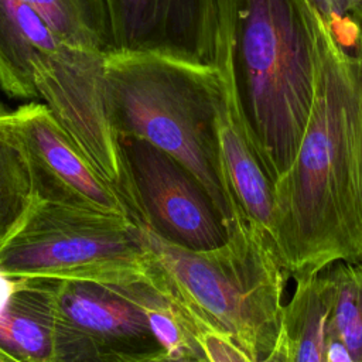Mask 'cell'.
<instances>
[{
    "label": "cell",
    "mask_w": 362,
    "mask_h": 362,
    "mask_svg": "<svg viewBox=\"0 0 362 362\" xmlns=\"http://www.w3.org/2000/svg\"><path fill=\"white\" fill-rule=\"evenodd\" d=\"M315 71L296 157L273 184L270 239L296 281L362 260V28L308 0Z\"/></svg>",
    "instance_id": "6da1fadb"
},
{
    "label": "cell",
    "mask_w": 362,
    "mask_h": 362,
    "mask_svg": "<svg viewBox=\"0 0 362 362\" xmlns=\"http://www.w3.org/2000/svg\"><path fill=\"white\" fill-rule=\"evenodd\" d=\"M71 47L107 54L113 51L105 0H20Z\"/></svg>",
    "instance_id": "4fadbf2b"
},
{
    "label": "cell",
    "mask_w": 362,
    "mask_h": 362,
    "mask_svg": "<svg viewBox=\"0 0 362 362\" xmlns=\"http://www.w3.org/2000/svg\"><path fill=\"white\" fill-rule=\"evenodd\" d=\"M334 286L327 335L339 339L355 362H362V260L328 266Z\"/></svg>",
    "instance_id": "9a60e30c"
},
{
    "label": "cell",
    "mask_w": 362,
    "mask_h": 362,
    "mask_svg": "<svg viewBox=\"0 0 362 362\" xmlns=\"http://www.w3.org/2000/svg\"><path fill=\"white\" fill-rule=\"evenodd\" d=\"M113 49L215 66L218 0H105Z\"/></svg>",
    "instance_id": "ba28073f"
},
{
    "label": "cell",
    "mask_w": 362,
    "mask_h": 362,
    "mask_svg": "<svg viewBox=\"0 0 362 362\" xmlns=\"http://www.w3.org/2000/svg\"><path fill=\"white\" fill-rule=\"evenodd\" d=\"M334 286L327 270L296 281L281 327L290 339L291 362H325L327 322Z\"/></svg>",
    "instance_id": "7c38bea8"
},
{
    "label": "cell",
    "mask_w": 362,
    "mask_h": 362,
    "mask_svg": "<svg viewBox=\"0 0 362 362\" xmlns=\"http://www.w3.org/2000/svg\"><path fill=\"white\" fill-rule=\"evenodd\" d=\"M325 362H355V359L339 339L327 335Z\"/></svg>",
    "instance_id": "d6986e66"
},
{
    "label": "cell",
    "mask_w": 362,
    "mask_h": 362,
    "mask_svg": "<svg viewBox=\"0 0 362 362\" xmlns=\"http://www.w3.org/2000/svg\"><path fill=\"white\" fill-rule=\"evenodd\" d=\"M215 66L222 79L216 117L221 187L230 215L242 216L270 239L273 182L249 134L229 65L216 55Z\"/></svg>",
    "instance_id": "30bf717a"
},
{
    "label": "cell",
    "mask_w": 362,
    "mask_h": 362,
    "mask_svg": "<svg viewBox=\"0 0 362 362\" xmlns=\"http://www.w3.org/2000/svg\"><path fill=\"white\" fill-rule=\"evenodd\" d=\"M68 47L41 17L20 0H0V88L10 98H40L33 61L40 51Z\"/></svg>",
    "instance_id": "8fae6325"
},
{
    "label": "cell",
    "mask_w": 362,
    "mask_h": 362,
    "mask_svg": "<svg viewBox=\"0 0 362 362\" xmlns=\"http://www.w3.org/2000/svg\"><path fill=\"white\" fill-rule=\"evenodd\" d=\"M216 55L274 184L291 165L310 113L315 45L308 0H218Z\"/></svg>",
    "instance_id": "7a4b0ae2"
},
{
    "label": "cell",
    "mask_w": 362,
    "mask_h": 362,
    "mask_svg": "<svg viewBox=\"0 0 362 362\" xmlns=\"http://www.w3.org/2000/svg\"><path fill=\"white\" fill-rule=\"evenodd\" d=\"M132 291L164 352L174 356H205L191 320L175 301L148 283L133 284Z\"/></svg>",
    "instance_id": "2e32d148"
},
{
    "label": "cell",
    "mask_w": 362,
    "mask_h": 362,
    "mask_svg": "<svg viewBox=\"0 0 362 362\" xmlns=\"http://www.w3.org/2000/svg\"><path fill=\"white\" fill-rule=\"evenodd\" d=\"M0 273L11 280L132 286L148 283V259L129 216L37 199L0 246Z\"/></svg>",
    "instance_id": "5b68a950"
},
{
    "label": "cell",
    "mask_w": 362,
    "mask_h": 362,
    "mask_svg": "<svg viewBox=\"0 0 362 362\" xmlns=\"http://www.w3.org/2000/svg\"><path fill=\"white\" fill-rule=\"evenodd\" d=\"M197 339L209 362H291V346L283 327L272 352L260 359H252L229 338L205 327H194Z\"/></svg>",
    "instance_id": "e0dca14e"
},
{
    "label": "cell",
    "mask_w": 362,
    "mask_h": 362,
    "mask_svg": "<svg viewBox=\"0 0 362 362\" xmlns=\"http://www.w3.org/2000/svg\"><path fill=\"white\" fill-rule=\"evenodd\" d=\"M147 252L148 284L175 301L192 327L229 338L260 361L274 348L283 322L288 274L270 239L233 215L226 239L216 247L194 250L137 225Z\"/></svg>",
    "instance_id": "3957f363"
},
{
    "label": "cell",
    "mask_w": 362,
    "mask_h": 362,
    "mask_svg": "<svg viewBox=\"0 0 362 362\" xmlns=\"http://www.w3.org/2000/svg\"><path fill=\"white\" fill-rule=\"evenodd\" d=\"M13 293H14V280H11L0 273V314L7 307L8 300L13 296Z\"/></svg>",
    "instance_id": "44dd1931"
},
{
    "label": "cell",
    "mask_w": 362,
    "mask_h": 362,
    "mask_svg": "<svg viewBox=\"0 0 362 362\" xmlns=\"http://www.w3.org/2000/svg\"><path fill=\"white\" fill-rule=\"evenodd\" d=\"M352 16L355 17V20L359 23V25H361V28H362V0H361V3L358 4V7L354 10Z\"/></svg>",
    "instance_id": "7402d4cb"
},
{
    "label": "cell",
    "mask_w": 362,
    "mask_h": 362,
    "mask_svg": "<svg viewBox=\"0 0 362 362\" xmlns=\"http://www.w3.org/2000/svg\"><path fill=\"white\" fill-rule=\"evenodd\" d=\"M0 102V246L23 223L37 201L27 151L6 120Z\"/></svg>",
    "instance_id": "5bb4252c"
},
{
    "label": "cell",
    "mask_w": 362,
    "mask_h": 362,
    "mask_svg": "<svg viewBox=\"0 0 362 362\" xmlns=\"http://www.w3.org/2000/svg\"><path fill=\"white\" fill-rule=\"evenodd\" d=\"M317 10L327 18H345L354 13L361 0H311Z\"/></svg>",
    "instance_id": "ac0fdd59"
},
{
    "label": "cell",
    "mask_w": 362,
    "mask_h": 362,
    "mask_svg": "<svg viewBox=\"0 0 362 362\" xmlns=\"http://www.w3.org/2000/svg\"><path fill=\"white\" fill-rule=\"evenodd\" d=\"M6 120L27 151L37 199L130 218L120 195L88 164L45 103L21 105Z\"/></svg>",
    "instance_id": "52a82bcc"
},
{
    "label": "cell",
    "mask_w": 362,
    "mask_h": 362,
    "mask_svg": "<svg viewBox=\"0 0 362 362\" xmlns=\"http://www.w3.org/2000/svg\"><path fill=\"white\" fill-rule=\"evenodd\" d=\"M146 226L194 250L226 239L225 223L202 184L175 158L134 136H117Z\"/></svg>",
    "instance_id": "8992f818"
},
{
    "label": "cell",
    "mask_w": 362,
    "mask_h": 362,
    "mask_svg": "<svg viewBox=\"0 0 362 362\" xmlns=\"http://www.w3.org/2000/svg\"><path fill=\"white\" fill-rule=\"evenodd\" d=\"M133 362H209V361L206 356H174V355H168L161 349L147 356L139 358Z\"/></svg>",
    "instance_id": "ffe728a7"
},
{
    "label": "cell",
    "mask_w": 362,
    "mask_h": 362,
    "mask_svg": "<svg viewBox=\"0 0 362 362\" xmlns=\"http://www.w3.org/2000/svg\"><path fill=\"white\" fill-rule=\"evenodd\" d=\"M216 66L141 51L105 55L103 99L116 136H134L182 164L206 189L225 228L232 221L218 163Z\"/></svg>",
    "instance_id": "277c9868"
},
{
    "label": "cell",
    "mask_w": 362,
    "mask_h": 362,
    "mask_svg": "<svg viewBox=\"0 0 362 362\" xmlns=\"http://www.w3.org/2000/svg\"><path fill=\"white\" fill-rule=\"evenodd\" d=\"M55 311L116 362H133L161 351L132 286L31 280Z\"/></svg>",
    "instance_id": "9c48e42d"
}]
</instances>
